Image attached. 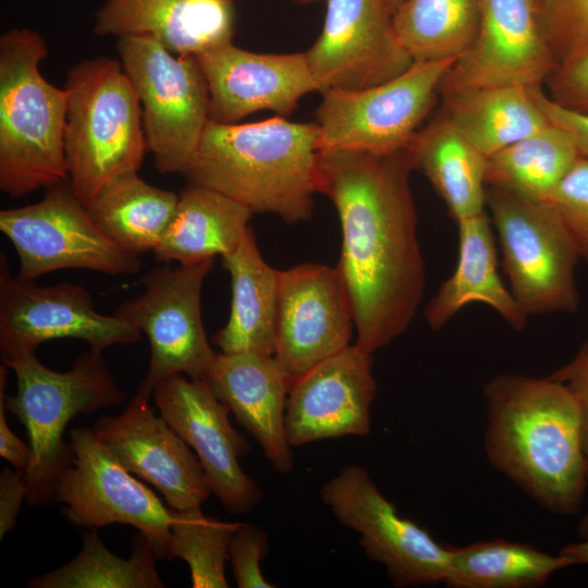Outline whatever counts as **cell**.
<instances>
[{
  "mask_svg": "<svg viewBox=\"0 0 588 588\" xmlns=\"http://www.w3.org/2000/svg\"><path fill=\"white\" fill-rule=\"evenodd\" d=\"M560 553L574 560L576 565L588 564V538L564 546Z\"/></svg>",
  "mask_w": 588,
  "mask_h": 588,
  "instance_id": "7bdbcfd3",
  "label": "cell"
},
{
  "mask_svg": "<svg viewBox=\"0 0 588 588\" xmlns=\"http://www.w3.org/2000/svg\"><path fill=\"white\" fill-rule=\"evenodd\" d=\"M579 156L572 137L549 123L487 158V186L546 203Z\"/></svg>",
  "mask_w": 588,
  "mask_h": 588,
  "instance_id": "4dcf8cb0",
  "label": "cell"
},
{
  "mask_svg": "<svg viewBox=\"0 0 588 588\" xmlns=\"http://www.w3.org/2000/svg\"><path fill=\"white\" fill-rule=\"evenodd\" d=\"M140 330L115 316L98 313L90 293L78 284L37 285L13 275L0 253V350L2 360L35 354L54 339L85 341L103 352L114 344H132Z\"/></svg>",
  "mask_w": 588,
  "mask_h": 588,
  "instance_id": "5bb4252c",
  "label": "cell"
},
{
  "mask_svg": "<svg viewBox=\"0 0 588 588\" xmlns=\"http://www.w3.org/2000/svg\"><path fill=\"white\" fill-rule=\"evenodd\" d=\"M549 376L565 384L578 404L588 469V339L583 342L572 360Z\"/></svg>",
  "mask_w": 588,
  "mask_h": 588,
  "instance_id": "f35d334b",
  "label": "cell"
},
{
  "mask_svg": "<svg viewBox=\"0 0 588 588\" xmlns=\"http://www.w3.org/2000/svg\"><path fill=\"white\" fill-rule=\"evenodd\" d=\"M46 189L38 203L0 211V231L19 257V278L35 281L63 269L110 275L140 269L139 255L122 248L97 226L69 180Z\"/></svg>",
  "mask_w": 588,
  "mask_h": 588,
  "instance_id": "30bf717a",
  "label": "cell"
},
{
  "mask_svg": "<svg viewBox=\"0 0 588 588\" xmlns=\"http://www.w3.org/2000/svg\"><path fill=\"white\" fill-rule=\"evenodd\" d=\"M576 565L571 558L551 555L537 548L505 539L479 540L452 548L444 585L450 588H534Z\"/></svg>",
  "mask_w": 588,
  "mask_h": 588,
  "instance_id": "f546056e",
  "label": "cell"
},
{
  "mask_svg": "<svg viewBox=\"0 0 588 588\" xmlns=\"http://www.w3.org/2000/svg\"><path fill=\"white\" fill-rule=\"evenodd\" d=\"M454 62L415 61L402 74L372 87L321 93L315 120L320 148L389 152L407 147Z\"/></svg>",
  "mask_w": 588,
  "mask_h": 588,
  "instance_id": "8fae6325",
  "label": "cell"
},
{
  "mask_svg": "<svg viewBox=\"0 0 588 588\" xmlns=\"http://www.w3.org/2000/svg\"><path fill=\"white\" fill-rule=\"evenodd\" d=\"M390 0H328L324 23L305 52L318 91L384 83L415 61L401 44Z\"/></svg>",
  "mask_w": 588,
  "mask_h": 588,
  "instance_id": "9a60e30c",
  "label": "cell"
},
{
  "mask_svg": "<svg viewBox=\"0 0 588 588\" xmlns=\"http://www.w3.org/2000/svg\"><path fill=\"white\" fill-rule=\"evenodd\" d=\"M354 320L336 267L305 262L280 270L274 358L290 388L346 348Z\"/></svg>",
  "mask_w": 588,
  "mask_h": 588,
  "instance_id": "2e32d148",
  "label": "cell"
},
{
  "mask_svg": "<svg viewBox=\"0 0 588 588\" xmlns=\"http://www.w3.org/2000/svg\"><path fill=\"white\" fill-rule=\"evenodd\" d=\"M456 224V266L425 308L426 322L438 331L465 306L481 303L493 309L513 330L522 331L528 316L498 273L492 222L487 210Z\"/></svg>",
  "mask_w": 588,
  "mask_h": 588,
  "instance_id": "cb8c5ba5",
  "label": "cell"
},
{
  "mask_svg": "<svg viewBox=\"0 0 588 588\" xmlns=\"http://www.w3.org/2000/svg\"><path fill=\"white\" fill-rule=\"evenodd\" d=\"M152 396L160 415L196 453L209 490L222 506L233 514L253 510L262 492L238 463L250 445L232 427L229 408L208 381L170 376L154 387Z\"/></svg>",
  "mask_w": 588,
  "mask_h": 588,
  "instance_id": "e0dca14e",
  "label": "cell"
},
{
  "mask_svg": "<svg viewBox=\"0 0 588 588\" xmlns=\"http://www.w3.org/2000/svg\"><path fill=\"white\" fill-rule=\"evenodd\" d=\"M480 0H405L393 16L414 61H456L474 42Z\"/></svg>",
  "mask_w": 588,
  "mask_h": 588,
  "instance_id": "1f68e13d",
  "label": "cell"
},
{
  "mask_svg": "<svg viewBox=\"0 0 588 588\" xmlns=\"http://www.w3.org/2000/svg\"><path fill=\"white\" fill-rule=\"evenodd\" d=\"M156 556L139 534L128 559L109 551L96 529L83 535L81 552L70 563L50 573L36 576L32 588H162Z\"/></svg>",
  "mask_w": 588,
  "mask_h": 588,
  "instance_id": "d6a6232c",
  "label": "cell"
},
{
  "mask_svg": "<svg viewBox=\"0 0 588 588\" xmlns=\"http://www.w3.org/2000/svg\"><path fill=\"white\" fill-rule=\"evenodd\" d=\"M443 115L486 158L523 139L550 122L531 87L499 85L442 95Z\"/></svg>",
  "mask_w": 588,
  "mask_h": 588,
  "instance_id": "83f0119b",
  "label": "cell"
},
{
  "mask_svg": "<svg viewBox=\"0 0 588 588\" xmlns=\"http://www.w3.org/2000/svg\"><path fill=\"white\" fill-rule=\"evenodd\" d=\"M42 36L12 28L0 37V189L21 198L69 180L68 93L40 72Z\"/></svg>",
  "mask_w": 588,
  "mask_h": 588,
  "instance_id": "277c9868",
  "label": "cell"
},
{
  "mask_svg": "<svg viewBox=\"0 0 588 588\" xmlns=\"http://www.w3.org/2000/svg\"><path fill=\"white\" fill-rule=\"evenodd\" d=\"M555 68L540 0H480L476 38L452 64L439 94L499 85L541 87Z\"/></svg>",
  "mask_w": 588,
  "mask_h": 588,
  "instance_id": "ac0fdd59",
  "label": "cell"
},
{
  "mask_svg": "<svg viewBox=\"0 0 588 588\" xmlns=\"http://www.w3.org/2000/svg\"><path fill=\"white\" fill-rule=\"evenodd\" d=\"M221 258L231 277L232 301L228 322L212 343L223 353L274 356L280 270L265 261L252 229Z\"/></svg>",
  "mask_w": 588,
  "mask_h": 588,
  "instance_id": "d4e9b609",
  "label": "cell"
},
{
  "mask_svg": "<svg viewBox=\"0 0 588 588\" xmlns=\"http://www.w3.org/2000/svg\"><path fill=\"white\" fill-rule=\"evenodd\" d=\"M238 523L205 516L200 507L174 511L171 523L170 560L189 566L194 588H226L225 562Z\"/></svg>",
  "mask_w": 588,
  "mask_h": 588,
  "instance_id": "836d02e7",
  "label": "cell"
},
{
  "mask_svg": "<svg viewBox=\"0 0 588 588\" xmlns=\"http://www.w3.org/2000/svg\"><path fill=\"white\" fill-rule=\"evenodd\" d=\"M27 498L25 475L4 467L0 474V538L12 531L22 501Z\"/></svg>",
  "mask_w": 588,
  "mask_h": 588,
  "instance_id": "60d3db41",
  "label": "cell"
},
{
  "mask_svg": "<svg viewBox=\"0 0 588 588\" xmlns=\"http://www.w3.org/2000/svg\"><path fill=\"white\" fill-rule=\"evenodd\" d=\"M549 96L556 103L588 112V49L550 75Z\"/></svg>",
  "mask_w": 588,
  "mask_h": 588,
  "instance_id": "74e56055",
  "label": "cell"
},
{
  "mask_svg": "<svg viewBox=\"0 0 588 588\" xmlns=\"http://www.w3.org/2000/svg\"><path fill=\"white\" fill-rule=\"evenodd\" d=\"M577 530L580 539L588 538V511L581 516Z\"/></svg>",
  "mask_w": 588,
  "mask_h": 588,
  "instance_id": "ee69618b",
  "label": "cell"
},
{
  "mask_svg": "<svg viewBox=\"0 0 588 588\" xmlns=\"http://www.w3.org/2000/svg\"><path fill=\"white\" fill-rule=\"evenodd\" d=\"M177 203L174 192L150 185L131 172L109 182L87 209L109 238L139 255L158 247Z\"/></svg>",
  "mask_w": 588,
  "mask_h": 588,
  "instance_id": "f1b7e54d",
  "label": "cell"
},
{
  "mask_svg": "<svg viewBox=\"0 0 588 588\" xmlns=\"http://www.w3.org/2000/svg\"><path fill=\"white\" fill-rule=\"evenodd\" d=\"M371 355L348 345L291 385L285 409L291 446L370 432L377 392Z\"/></svg>",
  "mask_w": 588,
  "mask_h": 588,
  "instance_id": "ffe728a7",
  "label": "cell"
},
{
  "mask_svg": "<svg viewBox=\"0 0 588 588\" xmlns=\"http://www.w3.org/2000/svg\"><path fill=\"white\" fill-rule=\"evenodd\" d=\"M531 93L549 122L564 130L574 140L580 156L588 158V112L556 103L541 87H531Z\"/></svg>",
  "mask_w": 588,
  "mask_h": 588,
  "instance_id": "ab89813d",
  "label": "cell"
},
{
  "mask_svg": "<svg viewBox=\"0 0 588 588\" xmlns=\"http://www.w3.org/2000/svg\"><path fill=\"white\" fill-rule=\"evenodd\" d=\"M209 90V117L236 123L257 111L290 115L318 91L305 52L257 53L232 42L196 56Z\"/></svg>",
  "mask_w": 588,
  "mask_h": 588,
  "instance_id": "44dd1931",
  "label": "cell"
},
{
  "mask_svg": "<svg viewBox=\"0 0 588 588\" xmlns=\"http://www.w3.org/2000/svg\"><path fill=\"white\" fill-rule=\"evenodd\" d=\"M69 182L87 208L112 180L138 172L147 149L138 97L121 61L84 59L66 74Z\"/></svg>",
  "mask_w": 588,
  "mask_h": 588,
  "instance_id": "5b68a950",
  "label": "cell"
},
{
  "mask_svg": "<svg viewBox=\"0 0 588 588\" xmlns=\"http://www.w3.org/2000/svg\"><path fill=\"white\" fill-rule=\"evenodd\" d=\"M298 3H302V4H308V3H313V2H316L318 0H294Z\"/></svg>",
  "mask_w": 588,
  "mask_h": 588,
  "instance_id": "bcb514c9",
  "label": "cell"
},
{
  "mask_svg": "<svg viewBox=\"0 0 588 588\" xmlns=\"http://www.w3.org/2000/svg\"><path fill=\"white\" fill-rule=\"evenodd\" d=\"M8 369L9 366L2 363L0 366V456L14 469L25 475L30 461V448L11 430L5 417Z\"/></svg>",
  "mask_w": 588,
  "mask_h": 588,
  "instance_id": "b9f144b4",
  "label": "cell"
},
{
  "mask_svg": "<svg viewBox=\"0 0 588 588\" xmlns=\"http://www.w3.org/2000/svg\"><path fill=\"white\" fill-rule=\"evenodd\" d=\"M98 36H147L176 56H198L232 42L234 0H106Z\"/></svg>",
  "mask_w": 588,
  "mask_h": 588,
  "instance_id": "603a6c76",
  "label": "cell"
},
{
  "mask_svg": "<svg viewBox=\"0 0 588 588\" xmlns=\"http://www.w3.org/2000/svg\"><path fill=\"white\" fill-rule=\"evenodd\" d=\"M540 5L556 68L588 49V0H540Z\"/></svg>",
  "mask_w": 588,
  "mask_h": 588,
  "instance_id": "e575fe53",
  "label": "cell"
},
{
  "mask_svg": "<svg viewBox=\"0 0 588 588\" xmlns=\"http://www.w3.org/2000/svg\"><path fill=\"white\" fill-rule=\"evenodd\" d=\"M268 549L266 530L250 524L238 523L229 547V560L237 587H274L264 577L260 569V562L267 556Z\"/></svg>",
  "mask_w": 588,
  "mask_h": 588,
  "instance_id": "8d00e7d4",
  "label": "cell"
},
{
  "mask_svg": "<svg viewBox=\"0 0 588 588\" xmlns=\"http://www.w3.org/2000/svg\"><path fill=\"white\" fill-rule=\"evenodd\" d=\"M136 393L117 416L100 417L93 430L130 471L155 486L174 511L200 507L210 490L196 454Z\"/></svg>",
  "mask_w": 588,
  "mask_h": 588,
  "instance_id": "d6986e66",
  "label": "cell"
},
{
  "mask_svg": "<svg viewBox=\"0 0 588 588\" xmlns=\"http://www.w3.org/2000/svg\"><path fill=\"white\" fill-rule=\"evenodd\" d=\"M117 50L138 97L147 149L160 173L184 174L209 117V90L195 56H176L147 36L120 37Z\"/></svg>",
  "mask_w": 588,
  "mask_h": 588,
  "instance_id": "52a82bcc",
  "label": "cell"
},
{
  "mask_svg": "<svg viewBox=\"0 0 588 588\" xmlns=\"http://www.w3.org/2000/svg\"><path fill=\"white\" fill-rule=\"evenodd\" d=\"M254 212L226 195L189 183L179 194L171 223L154 250L158 261L192 265L233 253Z\"/></svg>",
  "mask_w": 588,
  "mask_h": 588,
  "instance_id": "484cf974",
  "label": "cell"
},
{
  "mask_svg": "<svg viewBox=\"0 0 588 588\" xmlns=\"http://www.w3.org/2000/svg\"><path fill=\"white\" fill-rule=\"evenodd\" d=\"M70 463L53 487V502L75 525L99 528L131 525L140 532L158 560H170L173 510L120 463L93 429L69 431Z\"/></svg>",
  "mask_w": 588,
  "mask_h": 588,
  "instance_id": "9c48e42d",
  "label": "cell"
},
{
  "mask_svg": "<svg viewBox=\"0 0 588 588\" xmlns=\"http://www.w3.org/2000/svg\"><path fill=\"white\" fill-rule=\"evenodd\" d=\"M205 379L260 444L272 469L291 471L294 458L285 430L290 384L274 356L216 353Z\"/></svg>",
  "mask_w": 588,
  "mask_h": 588,
  "instance_id": "7402d4cb",
  "label": "cell"
},
{
  "mask_svg": "<svg viewBox=\"0 0 588 588\" xmlns=\"http://www.w3.org/2000/svg\"><path fill=\"white\" fill-rule=\"evenodd\" d=\"M413 170L408 146L389 152L319 151L318 193L333 203L341 225L335 267L351 303L355 344L370 354L408 329L425 291Z\"/></svg>",
  "mask_w": 588,
  "mask_h": 588,
  "instance_id": "6da1fadb",
  "label": "cell"
},
{
  "mask_svg": "<svg viewBox=\"0 0 588 588\" xmlns=\"http://www.w3.org/2000/svg\"><path fill=\"white\" fill-rule=\"evenodd\" d=\"M319 130L281 117L252 123L209 120L183 174L287 224L308 220L318 193Z\"/></svg>",
  "mask_w": 588,
  "mask_h": 588,
  "instance_id": "3957f363",
  "label": "cell"
},
{
  "mask_svg": "<svg viewBox=\"0 0 588 588\" xmlns=\"http://www.w3.org/2000/svg\"><path fill=\"white\" fill-rule=\"evenodd\" d=\"M408 147L455 222L486 210L487 158L443 114L421 126Z\"/></svg>",
  "mask_w": 588,
  "mask_h": 588,
  "instance_id": "4316f807",
  "label": "cell"
},
{
  "mask_svg": "<svg viewBox=\"0 0 588 588\" xmlns=\"http://www.w3.org/2000/svg\"><path fill=\"white\" fill-rule=\"evenodd\" d=\"M213 259L152 268L140 279L143 292L117 307L114 315L149 341V368L138 393L150 397L160 380L174 375L205 379L216 353L205 333L200 297Z\"/></svg>",
  "mask_w": 588,
  "mask_h": 588,
  "instance_id": "7c38bea8",
  "label": "cell"
},
{
  "mask_svg": "<svg viewBox=\"0 0 588 588\" xmlns=\"http://www.w3.org/2000/svg\"><path fill=\"white\" fill-rule=\"evenodd\" d=\"M491 466L552 514L577 515L588 469L578 404L562 382L500 373L482 389Z\"/></svg>",
  "mask_w": 588,
  "mask_h": 588,
  "instance_id": "7a4b0ae2",
  "label": "cell"
},
{
  "mask_svg": "<svg viewBox=\"0 0 588 588\" xmlns=\"http://www.w3.org/2000/svg\"><path fill=\"white\" fill-rule=\"evenodd\" d=\"M580 258L588 261V158L579 156L548 197Z\"/></svg>",
  "mask_w": 588,
  "mask_h": 588,
  "instance_id": "d590c367",
  "label": "cell"
},
{
  "mask_svg": "<svg viewBox=\"0 0 588 588\" xmlns=\"http://www.w3.org/2000/svg\"><path fill=\"white\" fill-rule=\"evenodd\" d=\"M17 379V391L5 395V408L24 425L30 448L25 474L26 501L32 506L53 502L58 476L70 463L71 448L63 440L69 421L119 405L124 393L110 373L102 352L88 350L68 371L46 367L35 354L2 360Z\"/></svg>",
  "mask_w": 588,
  "mask_h": 588,
  "instance_id": "8992f818",
  "label": "cell"
},
{
  "mask_svg": "<svg viewBox=\"0 0 588 588\" xmlns=\"http://www.w3.org/2000/svg\"><path fill=\"white\" fill-rule=\"evenodd\" d=\"M486 209L497 230L509 289L524 313L576 311L580 256L553 208L487 186Z\"/></svg>",
  "mask_w": 588,
  "mask_h": 588,
  "instance_id": "ba28073f",
  "label": "cell"
},
{
  "mask_svg": "<svg viewBox=\"0 0 588 588\" xmlns=\"http://www.w3.org/2000/svg\"><path fill=\"white\" fill-rule=\"evenodd\" d=\"M334 517L359 534L367 558L382 564L393 586L444 584L452 548L438 542L417 522L402 516L357 465L343 468L320 489Z\"/></svg>",
  "mask_w": 588,
  "mask_h": 588,
  "instance_id": "4fadbf2b",
  "label": "cell"
},
{
  "mask_svg": "<svg viewBox=\"0 0 588 588\" xmlns=\"http://www.w3.org/2000/svg\"><path fill=\"white\" fill-rule=\"evenodd\" d=\"M405 0H390V3L394 10V13L396 9L404 2Z\"/></svg>",
  "mask_w": 588,
  "mask_h": 588,
  "instance_id": "f6af8a7d",
  "label": "cell"
}]
</instances>
